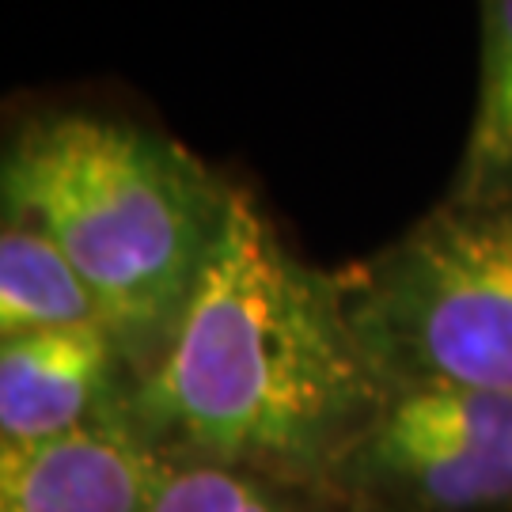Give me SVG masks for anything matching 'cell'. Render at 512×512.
I'll use <instances>...</instances> for the list:
<instances>
[{
    "label": "cell",
    "mask_w": 512,
    "mask_h": 512,
    "mask_svg": "<svg viewBox=\"0 0 512 512\" xmlns=\"http://www.w3.org/2000/svg\"><path fill=\"white\" fill-rule=\"evenodd\" d=\"M114 365L103 323L0 342V437L42 440L88 425Z\"/></svg>",
    "instance_id": "cell-6"
},
{
    "label": "cell",
    "mask_w": 512,
    "mask_h": 512,
    "mask_svg": "<svg viewBox=\"0 0 512 512\" xmlns=\"http://www.w3.org/2000/svg\"><path fill=\"white\" fill-rule=\"evenodd\" d=\"M164 459L118 421L42 440L0 437V512H152Z\"/></svg>",
    "instance_id": "cell-5"
},
{
    "label": "cell",
    "mask_w": 512,
    "mask_h": 512,
    "mask_svg": "<svg viewBox=\"0 0 512 512\" xmlns=\"http://www.w3.org/2000/svg\"><path fill=\"white\" fill-rule=\"evenodd\" d=\"M342 289L387 391L463 384L512 395V194L444 198Z\"/></svg>",
    "instance_id": "cell-3"
},
{
    "label": "cell",
    "mask_w": 512,
    "mask_h": 512,
    "mask_svg": "<svg viewBox=\"0 0 512 512\" xmlns=\"http://www.w3.org/2000/svg\"><path fill=\"white\" fill-rule=\"evenodd\" d=\"M228 198L194 156L126 122H38L0 160V209L46 236L122 342L171 338Z\"/></svg>",
    "instance_id": "cell-2"
},
{
    "label": "cell",
    "mask_w": 512,
    "mask_h": 512,
    "mask_svg": "<svg viewBox=\"0 0 512 512\" xmlns=\"http://www.w3.org/2000/svg\"><path fill=\"white\" fill-rule=\"evenodd\" d=\"M152 512H300L285 497H277L258 478L236 467L194 463L171 471Z\"/></svg>",
    "instance_id": "cell-9"
},
{
    "label": "cell",
    "mask_w": 512,
    "mask_h": 512,
    "mask_svg": "<svg viewBox=\"0 0 512 512\" xmlns=\"http://www.w3.org/2000/svg\"><path fill=\"white\" fill-rule=\"evenodd\" d=\"M501 194H512V0L482 4L475 110L448 198L482 202Z\"/></svg>",
    "instance_id": "cell-7"
},
{
    "label": "cell",
    "mask_w": 512,
    "mask_h": 512,
    "mask_svg": "<svg viewBox=\"0 0 512 512\" xmlns=\"http://www.w3.org/2000/svg\"><path fill=\"white\" fill-rule=\"evenodd\" d=\"M403 512L512 509V395L406 384L338 467Z\"/></svg>",
    "instance_id": "cell-4"
},
{
    "label": "cell",
    "mask_w": 512,
    "mask_h": 512,
    "mask_svg": "<svg viewBox=\"0 0 512 512\" xmlns=\"http://www.w3.org/2000/svg\"><path fill=\"white\" fill-rule=\"evenodd\" d=\"M88 323L103 319L69 258L46 236L8 224L0 232V342Z\"/></svg>",
    "instance_id": "cell-8"
},
{
    "label": "cell",
    "mask_w": 512,
    "mask_h": 512,
    "mask_svg": "<svg viewBox=\"0 0 512 512\" xmlns=\"http://www.w3.org/2000/svg\"><path fill=\"white\" fill-rule=\"evenodd\" d=\"M387 384L342 281L308 270L243 194L141 395V414L217 467H342Z\"/></svg>",
    "instance_id": "cell-1"
}]
</instances>
